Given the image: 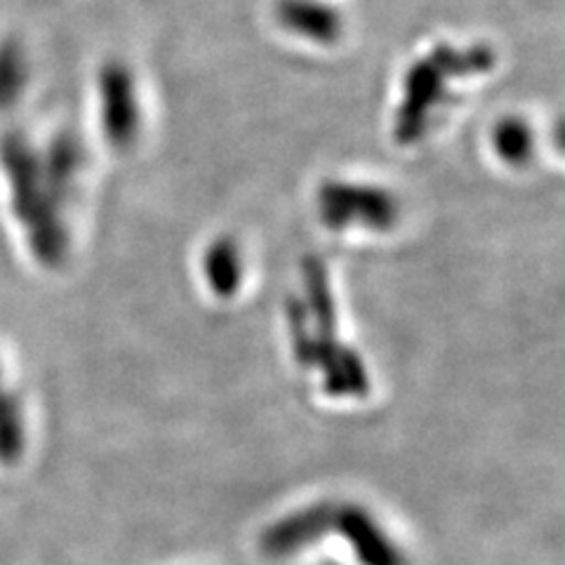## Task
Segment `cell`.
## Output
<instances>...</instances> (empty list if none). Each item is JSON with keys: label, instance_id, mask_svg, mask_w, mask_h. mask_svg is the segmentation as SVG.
Segmentation results:
<instances>
[{"label": "cell", "instance_id": "1", "mask_svg": "<svg viewBox=\"0 0 565 565\" xmlns=\"http://www.w3.org/2000/svg\"><path fill=\"white\" fill-rule=\"evenodd\" d=\"M492 64V52L488 50H469L457 52L450 47H438L427 60L411 66L405 78V102L401 106L396 137L408 145L417 141L427 130L429 114L436 111L440 102L446 99V76L452 71H476L488 68Z\"/></svg>", "mask_w": 565, "mask_h": 565}, {"label": "cell", "instance_id": "2", "mask_svg": "<svg viewBox=\"0 0 565 565\" xmlns=\"http://www.w3.org/2000/svg\"><path fill=\"white\" fill-rule=\"evenodd\" d=\"M323 220L334 228L344 226L351 220H361L384 228L394 222L396 205L394 199L384 191L353 184H326L321 191Z\"/></svg>", "mask_w": 565, "mask_h": 565}, {"label": "cell", "instance_id": "3", "mask_svg": "<svg viewBox=\"0 0 565 565\" xmlns=\"http://www.w3.org/2000/svg\"><path fill=\"white\" fill-rule=\"evenodd\" d=\"M102 109L106 137L116 147H128L139 130L135 81L126 66L109 64L102 74Z\"/></svg>", "mask_w": 565, "mask_h": 565}, {"label": "cell", "instance_id": "4", "mask_svg": "<svg viewBox=\"0 0 565 565\" xmlns=\"http://www.w3.org/2000/svg\"><path fill=\"white\" fill-rule=\"evenodd\" d=\"M332 525H338L344 537L351 540L353 550H356L365 565H405L398 550H394V544L386 540L380 525L373 521V516L365 514L363 509H334Z\"/></svg>", "mask_w": 565, "mask_h": 565}, {"label": "cell", "instance_id": "5", "mask_svg": "<svg viewBox=\"0 0 565 565\" xmlns=\"http://www.w3.org/2000/svg\"><path fill=\"white\" fill-rule=\"evenodd\" d=\"M278 22L313 43H332L342 33V20L330 6L318 0H282Z\"/></svg>", "mask_w": 565, "mask_h": 565}, {"label": "cell", "instance_id": "6", "mask_svg": "<svg viewBox=\"0 0 565 565\" xmlns=\"http://www.w3.org/2000/svg\"><path fill=\"white\" fill-rule=\"evenodd\" d=\"M332 523V509L330 507H311L302 514H295L288 521H280L274 525L262 544L264 550L274 556H288L299 546L309 544L318 535L326 533V527Z\"/></svg>", "mask_w": 565, "mask_h": 565}, {"label": "cell", "instance_id": "7", "mask_svg": "<svg viewBox=\"0 0 565 565\" xmlns=\"http://www.w3.org/2000/svg\"><path fill=\"white\" fill-rule=\"evenodd\" d=\"M205 274L210 286L220 295H232L238 288L241 264L238 253L232 241H217L205 257Z\"/></svg>", "mask_w": 565, "mask_h": 565}, {"label": "cell", "instance_id": "8", "mask_svg": "<svg viewBox=\"0 0 565 565\" xmlns=\"http://www.w3.org/2000/svg\"><path fill=\"white\" fill-rule=\"evenodd\" d=\"M492 141L507 163H523L533 151V130L521 118H507L494 128Z\"/></svg>", "mask_w": 565, "mask_h": 565}]
</instances>
